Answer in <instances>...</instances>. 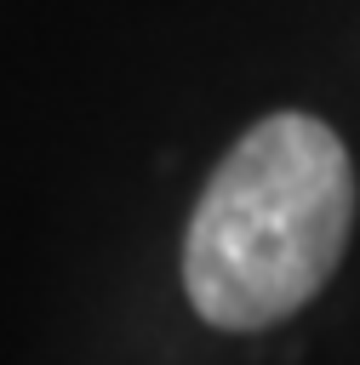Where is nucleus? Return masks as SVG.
Returning <instances> with one entry per match:
<instances>
[{"label":"nucleus","mask_w":360,"mask_h":365,"mask_svg":"<svg viewBox=\"0 0 360 365\" xmlns=\"http://www.w3.org/2000/svg\"><path fill=\"white\" fill-rule=\"evenodd\" d=\"M349 228L354 165L343 137L309 114H274L223 154L189 217V302L223 331H263L331 279Z\"/></svg>","instance_id":"f257e3e1"}]
</instances>
